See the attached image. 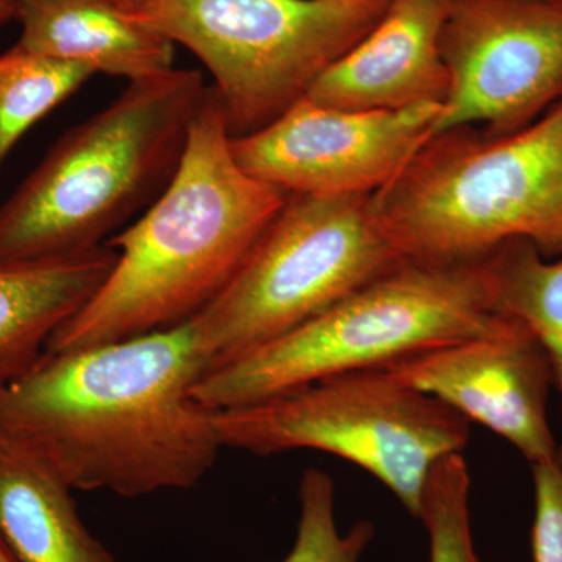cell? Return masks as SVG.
<instances>
[{
  "label": "cell",
  "mask_w": 562,
  "mask_h": 562,
  "mask_svg": "<svg viewBox=\"0 0 562 562\" xmlns=\"http://www.w3.org/2000/svg\"><path fill=\"white\" fill-rule=\"evenodd\" d=\"M205 366L191 321L90 349L44 353L0 394V431L47 458L74 491L191 490L224 447L194 397Z\"/></svg>",
  "instance_id": "1"
},
{
  "label": "cell",
  "mask_w": 562,
  "mask_h": 562,
  "mask_svg": "<svg viewBox=\"0 0 562 562\" xmlns=\"http://www.w3.org/2000/svg\"><path fill=\"white\" fill-rule=\"evenodd\" d=\"M209 87L201 70L131 81L61 136L0 205V261L105 244L171 183Z\"/></svg>",
  "instance_id": "3"
},
{
  "label": "cell",
  "mask_w": 562,
  "mask_h": 562,
  "mask_svg": "<svg viewBox=\"0 0 562 562\" xmlns=\"http://www.w3.org/2000/svg\"><path fill=\"white\" fill-rule=\"evenodd\" d=\"M535 482L532 562H562V464L560 460L531 465Z\"/></svg>",
  "instance_id": "20"
},
{
  "label": "cell",
  "mask_w": 562,
  "mask_h": 562,
  "mask_svg": "<svg viewBox=\"0 0 562 562\" xmlns=\"http://www.w3.org/2000/svg\"><path fill=\"white\" fill-rule=\"evenodd\" d=\"M205 65L232 138L271 124L360 43L392 0H113Z\"/></svg>",
  "instance_id": "7"
},
{
  "label": "cell",
  "mask_w": 562,
  "mask_h": 562,
  "mask_svg": "<svg viewBox=\"0 0 562 562\" xmlns=\"http://www.w3.org/2000/svg\"><path fill=\"white\" fill-rule=\"evenodd\" d=\"M72 487L27 442L0 431V538L20 562H116L80 519Z\"/></svg>",
  "instance_id": "15"
},
{
  "label": "cell",
  "mask_w": 562,
  "mask_h": 562,
  "mask_svg": "<svg viewBox=\"0 0 562 562\" xmlns=\"http://www.w3.org/2000/svg\"><path fill=\"white\" fill-rule=\"evenodd\" d=\"M14 11H16V0H0V29L14 22Z\"/></svg>",
  "instance_id": "21"
},
{
  "label": "cell",
  "mask_w": 562,
  "mask_h": 562,
  "mask_svg": "<svg viewBox=\"0 0 562 562\" xmlns=\"http://www.w3.org/2000/svg\"><path fill=\"white\" fill-rule=\"evenodd\" d=\"M550 2L562 3V0H550Z\"/></svg>",
  "instance_id": "23"
},
{
  "label": "cell",
  "mask_w": 562,
  "mask_h": 562,
  "mask_svg": "<svg viewBox=\"0 0 562 562\" xmlns=\"http://www.w3.org/2000/svg\"><path fill=\"white\" fill-rule=\"evenodd\" d=\"M449 0H392L382 20L305 98L331 109L395 111L442 103L449 92L441 35Z\"/></svg>",
  "instance_id": "12"
},
{
  "label": "cell",
  "mask_w": 562,
  "mask_h": 562,
  "mask_svg": "<svg viewBox=\"0 0 562 562\" xmlns=\"http://www.w3.org/2000/svg\"><path fill=\"white\" fill-rule=\"evenodd\" d=\"M471 475L462 453L438 461L428 476L419 519L430 538L431 562H480L469 514Z\"/></svg>",
  "instance_id": "18"
},
{
  "label": "cell",
  "mask_w": 562,
  "mask_h": 562,
  "mask_svg": "<svg viewBox=\"0 0 562 562\" xmlns=\"http://www.w3.org/2000/svg\"><path fill=\"white\" fill-rule=\"evenodd\" d=\"M288 195L235 160L213 87L192 121L179 169L131 227L106 241L110 276L47 342V353L90 349L194 319L231 283Z\"/></svg>",
  "instance_id": "2"
},
{
  "label": "cell",
  "mask_w": 562,
  "mask_h": 562,
  "mask_svg": "<svg viewBox=\"0 0 562 562\" xmlns=\"http://www.w3.org/2000/svg\"><path fill=\"white\" fill-rule=\"evenodd\" d=\"M405 260L462 265L513 239L562 257V99L506 135L438 133L372 195Z\"/></svg>",
  "instance_id": "5"
},
{
  "label": "cell",
  "mask_w": 562,
  "mask_h": 562,
  "mask_svg": "<svg viewBox=\"0 0 562 562\" xmlns=\"http://www.w3.org/2000/svg\"><path fill=\"white\" fill-rule=\"evenodd\" d=\"M16 46L131 81L173 69L176 44L121 13L113 0H16Z\"/></svg>",
  "instance_id": "14"
},
{
  "label": "cell",
  "mask_w": 562,
  "mask_h": 562,
  "mask_svg": "<svg viewBox=\"0 0 562 562\" xmlns=\"http://www.w3.org/2000/svg\"><path fill=\"white\" fill-rule=\"evenodd\" d=\"M0 562H20L18 558L14 557L13 552L9 549L3 539L0 538Z\"/></svg>",
  "instance_id": "22"
},
{
  "label": "cell",
  "mask_w": 562,
  "mask_h": 562,
  "mask_svg": "<svg viewBox=\"0 0 562 562\" xmlns=\"http://www.w3.org/2000/svg\"><path fill=\"white\" fill-rule=\"evenodd\" d=\"M441 52L449 92L435 135L520 131L562 99V3L449 0Z\"/></svg>",
  "instance_id": "9"
},
{
  "label": "cell",
  "mask_w": 562,
  "mask_h": 562,
  "mask_svg": "<svg viewBox=\"0 0 562 562\" xmlns=\"http://www.w3.org/2000/svg\"><path fill=\"white\" fill-rule=\"evenodd\" d=\"M516 325L495 310L486 258L462 265L406 260L301 327L206 372L192 392L214 412L239 408Z\"/></svg>",
  "instance_id": "4"
},
{
  "label": "cell",
  "mask_w": 562,
  "mask_h": 562,
  "mask_svg": "<svg viewBox=\"0 0 562 562\" xmlns=\"http://www.w3.org/2000/svg\"><path fill=\"white\" fill-rule=\"evenodd\" d=\"M441 103L331 109L302 98L271 124L232 138L239 166L286 195H373L435 135Z\"/></svg>",
  "instance_id": "10"
},
{
  "label": "cell",
  "mask_w": 562,
  "mask_h": 562,
  "mask_svg": "<svg viewBox=\"0 0 562 562\" xmlns=\"http://www.w3.org/2000/svg\"><path fill=\"white\" fill-rule=\"evenodd\" d=\"M384 371L490 428L531 465L557 460L547 419L552 368L520 322L502 335L424 351Z\"/></svg>",
  "instance_id": "11"
},
{
  "label": "cell",
  "mask_w": 562,
  "mask_h": 562,
  "mask_svg": "<svg viewBox=\"0 0 562 562\" xmlns=\"http://www.w3.org/2000/svg\"><path fill=\"white\" fill-rule=\"evenodd\" d=\"M94 74L87 66L33 54L16 44L0 54V172L22 136Z\"/></svg>",
  "instance_id": "17"
},
{
  "label": "cell",
  "mask_w": 562,
  "mask_h": 562,
  "mask_svg": "<svg viewBox=\"0 0 562 562\" xmlns=\"http://www.w3.org/2000/svg\"><path fill=\"white\" fill-rule=\"evenodd\" d=\"M117 251L95 249L0 261V394L46 353L55 331L87 305L110 276Z\"/></svg>",
  "instance_id": "13"
},
{
  "label": "cell",
  "mask_w": 562,
  "mask_h": 562,
  "mask_svg": "<svg viewBox=\"0 0 562 562\" xmlns=\"http://www.w3.org/2000/svg\"><path fill=\"white\" fill-rule=\"evenodd\" d=\"M297 538L283 562H358L375 528L368 520L341 535L335 520V484L319 469L303 472L299 483Z\"/></svg>",
  "instance_id": "19"
},
{
  "label": "cell",
  "mask_w": 562,
  "mask_h": 562,
  "mask_svg": "<svg viewBox=\"0 0 562 562\" xmlns=\"http://www.w3.org/2000/svg\"><path fill=\"white\" fill-rule=\"evenodd\" d=\"M495 310L520 322L541 344L562 402V257L546 258L525 239L503 244L486 257ZM562 464V443L558 447Z\"/></svg>",
  "instance_id": "16"
},
{
  "label": "cell",
  "mask_w": 562,
  "mask_h": 562,
  "mask_svg": "<svg viewBox=\"0 0 562 562\" xmlns=\"http://www.w3.org/2000/svg\"><path fill=\"white\" fill-rule=\"evenodd\" d=\"M222 447L269 457L335 454L375 476L419 519L428 476L461 453L469 420L384 369L328 376L266 401L214 412Z\"/></svg>",
  "instance_id": "8"
},
{
  "label": "cell",
  "mask_w": 562,
  "mask_h": 562,
  "mask_svg": "<svg viewBox=\"0 0 562 562\" xmlns=\"http://www.w3.org/2000/svg\"><path fill=\"white\" fill-rule=\"evenodd\" d=\"M403 261L372 195H288L231 283L191 321L205 373L301 327Z\"/></svg>",
  "instance_id": "6"
}]
</instances>
